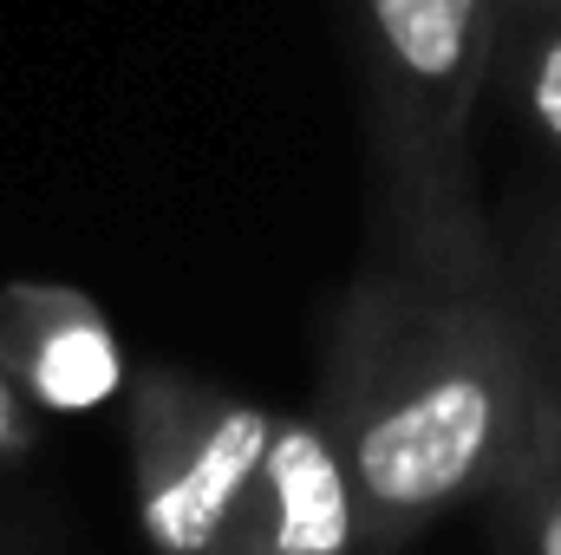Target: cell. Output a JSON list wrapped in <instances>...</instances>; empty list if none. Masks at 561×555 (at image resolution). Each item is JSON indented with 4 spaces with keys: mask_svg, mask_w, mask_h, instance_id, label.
<instances>
[{
    "mask_svg": "<svg viewBox=\"0 0 561 555\" xmlns=\"http://www.w3.org/2000/svg\"><path fill=\"white\" fill-rule=\"evenodd\" d=\"M523 118L549 150H561V20L523 46Z\"/></svg>",
    "mask_w": 561,
    "mask_h": 555,
    "instance_id": "obj_7",
    "label": "cell"
},
{
    "mask_svg": "<svg viewBox=\"0 0 561 555\" xmlns=\"http://www.w3.org/2000/svg\"><path fill=\"white\" fill-rule=\"evenodd\" d=\"M503 530L516 536L523 555H561V386L549 380L523 451L510 457V471L490 490Z\"/></svg>",
    "mask_w": 561,
    "mask_h": 555,
    "instance_id": "obj_6",
    "label": "cell"
},
{
    "mask_svg": "<svg viewBox=\"0 0 561 555\" xmlns=\"http://www.w3.org/2000/svg\"><path fill=\"white\" fill-rule=\"evenodd\" d=\"M0 366L33 412H99L125 386L112 320L66 281L0 287Z\"/></svg>",
    "mask_w": 561,
    "mask_h": 555,
    "instance_id": "obj_4",
    "label": "cell"
},
{
    "mask_svg": "<svg viewBox=\"0 0 561 555\" xmlns=\"http://www.w3.org/2000/svg\"><path fill=\"white\" fill-rule=\"evenodd\" d=\"M556 7H561V0H556Z\"/></svg>",
    "mask_w": 561,
    "mask_h": 555,
    "instance_id": "obj_11",
    "label": "cell"
},
{
    "mask_svg": "<svg viewBox=\"0 0 561 555\" xmlns=\"http://www.w3.org/2000/svg\"><path fill=\"white\" fill-rule=\"evenodd\" d=\"M275 412L203 386L176 366H150L131 386V490L138 530L157 555H236Z\"/></svg>",
    "mask_w": 561,
    "mask_h": 555,
    "instance_id": "obj_3",
    "label": "cell"
},
{
    "mask_svg": "<svg viewBox=\"0 0 561 555\" xmlns=\"http://www.w3.org/2000/svg\"><path fill=\"white\" fill-rule=\"evenodd\" d=\"M236 550H275V555H366L359 550V510L346 464L313 412L275 418L262 484H255V517Z\"/></svg>",
    "mask_w": 561,
    "mask_h": 555,
    "instance_id": "obj_5",
    "label": "cell"
},
{
    "mask_svg": "<svg viewBox=\"0 0 561 555\" xmlns=\"http://www.w3.org/2000/svg\"><path fill=\"white\" fill-rule=\"evenodd\" d=\"M366 7V132L405 269L503 294V262L477 203V99L496 59L490 0H359Z\"/></svg>",
    "mask_w": 561,
    "mask_h": 555,
    "instance_id": "obj_2",
    "label": "cell"
},
{
    "mask_svg": "<svg viewBox=\"0 0 561 555\" xmlns=\"http://www.w3.org/2000/svg\"><path fill=\"white\" fill-rule=\"evenodd\" d=\"M33 444H39V412L20 399V386L0 366V464H26Z\"/></svg>",
    "mask_w": 561,
    "mask_h": 555,
    "instance_id": "obj_8",
    "label": "cell"
},
{
    "mask_svg": "<svg viewBox=\"0 0 561 555\" xmlns=\"http://www.w3.org/2000/svg\"><path fill=\"white\" fill-rule=\"evenodd\" d=\"M542 386L549 366L510 294L424 275L353 287L313 418L346 464L359 550L399 555L457 503L490 497L529 438Z\"/></svg>",
    "mask_w": 561,
    "mask_h": 555,
    "instance_id": "obj_1",
    "label": "cell"
},
{
    "mask_svg": "<svg viewBox=\"0 0 561 555\" xmlns=\"http://www.w3.org/2000/svg\"><path fill=\"white\" fill-rule=\"evenodd\" d=\"M556 269H561V229H556Z\"/></svg>",
    "mask_w": 561,
    "mask_h": 555,
    "instance_id": "obj_10",
    "label": "cell"
},
{
    "mask_svg": "<svg viewBox=\"0 0 561 555\" xmlns=\"http://www.w3.org/2000/svg\"><path fill=\"white\" fill-rule=\"evenodd\" d=\"M236 555H275V550H236Z\"/></svg>",
    "mask_w": 561,
    "mask_h": 555,
    "instance_id": "obj_9",
    "label": "cell"
}]
</instances>
